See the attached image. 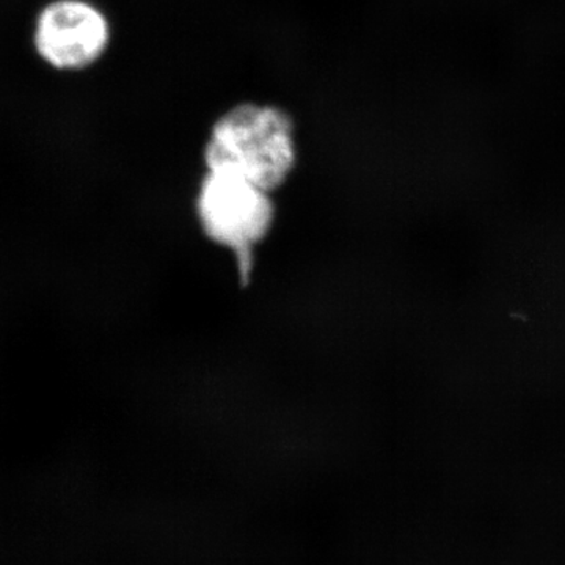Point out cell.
I'll list each match as a JSON object with an SVG mask.
<instances>
[{
  "instance_id": "3957f363",
  "label": "cell",
  "mask_w": 565,
  "mask_h": 565,
  "mask_svg": "<svg viewBox=\"0 0 565 565\" xmlns=\"http://www.w3.org/2000/svg\"><path fill=\"white\" fill-rule=\"evenodd\" d=\"M110 41L106 14L87 0H55L41 10L33 43L52 68H88L103 57Z\"/></svg>"
},
{
  "instance_id": "7a4b0ae2",
  "label": "cell",
  "mask_w": 565,
  "mask_h": 565,
  "mask_svg": "<svg viewBox=\"0 0 565 565\" xmlns=\"http://www.w3.org/2000/svg\"><path fill=\"white\" fill-rule=\"evenodd\" d=\"M195 204L207 239L237 258L255 252L274 226L273 192L232 174L207 170Z\"/></svg>"
},
{
  "instance_id": "6da1fadb",
  "label": "cell",
  "mask_w": 565,
  "mask_h": 565,
  "mask_svg": "<svg viewBox=\"0 0 565 565\" xmlns=\"http://www.w3.org/2000/svg\"><path fill=\"white\" fill-rule=\"evenodd\" d=\"M204 162L210 172L232 174L275 192L297 162L292 120L275 106L237 104L212 126Z\"/></svg>"
}]
</instances>
